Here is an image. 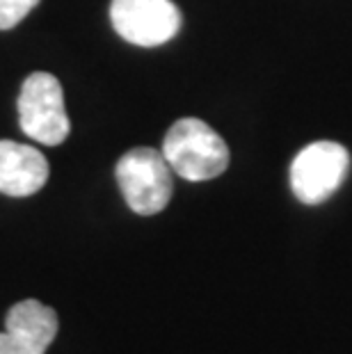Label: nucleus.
<instances>
[{
    "instance_id": "nucleus-1",
    "label": "nucleus",
    "mask_w": 352,
    "mask_h": 354,
    "mask_svg": "<svg viewBox=\"0 0 352 354\" xmlns=\"http://www.w3.org/2000/svg\"><path fill=\"white\" fill-rule=\"evenodd\" d=\"M163 156L172 171L190 183L217 178L229 167L227 142L194 117L178 119L169 126L163 140Z\"/></svg>"
},
{
    "instance_id": "nucleus-2",
    "label": "nucleus",
    "mask_w": 352,
    "mask_h": 354,
    "mask_svg": "<svg viewBox=\"0 0 352 354\" xmlns=\"http://www.w3.org/2000/svg\"><path fill=\"white\" fill-rule=\"evenodd\" d=\"M115 176L124 201L138 215H156L167 208L174 190L172 167L163 151L151 147H136L119 158Z\"/></svg>"
},
{
    "instance_id": "nucleus-3",
    "label": "nucleus",
    "mask_w": 352,
    "mask_h": 354,
    "mask_svg": "<svg viewBox=\"0 0 352 354\" xmlns=\"http://www.w3.org/2000/svg\"><path fill=\"white\" fill-rule=\"evenodd\" d=\"M19 124L30 140L57 147L66 140L71 122L66 117L62 82L53 73L35 71L24 80L19 94Z\"/></svg>"
},
{
    "instance_id": "nucleus-4",
    "label": "nucleus",
    "mask_w": 352,
    "mask_h": 354,
    "mask_svg": "<svg viewBox=\"0 0 352 354\" xmlns=\"http://www.w3.org/2000/svg\"><path fill=\"white\" fill-rule=\"evenodd\" d=\"M350 171V153L339 142H311L290 162V190L306 206H318L339 190Z\"/></svg>"
},
{
    "instance_id": "nucleus-5",
    "label": "nucleus",
    "mask_w": 352,
    "mask_h": 354,
    "mask_svg": "<svg viewBox=\"0 0 352 354\" xmlns=\"http://www.w3.org/2000/svg\"><path fill=\"white\" fill-rule=\"evenodd\" d=\"M110 21L124 41L142 48L172 41L183 24L172 0H112Z\"/></svg>"
},
{
    "instance_id": "nucleus-6",
    "label": "nucleus",
    "mask_w": 352,
    "mask_h": 354,
    "mask_svg": "<svg viewBox=\"0 0 352 354\" xmlns=\"http://www.w3.org/2000/svg\"><path fill=\"white\" fill-rule=\"evenodd\" d=\"M57 336V315L50 306L24 299L7 313L0 331V354H44Z\"/></svg>"
},
{
    "instance_id": "nucleus-7",
    "label": "nucleus",
    "mask_w": 352,
    "mask_h": 354,
    "mask_svg": "<svg viewBox=\"0 0 352 354\" xmlns=\"http://www.w3.org/2000/svg\"><path fill=\"white\" fill-rule=\"evenodd\" d=\"M48 180V160L39 149L0 140V192L7 197H30Z\"/></svg>"
},
{
    "instance_id": "nucleus-8",
    "label": "nucleus",
    "mask_w": 352,
    "mask_h": 354,
    "mask_svg": "<svg viewBox=\"0 0 352 354\" xmlns=\"http://www.w3.org/2000/svg\"><path fill=\"white\" fill-rule=\"evenodd\" d=\"M41 0H0V30L19 26Z\"/></svg>"
}]
</instances>
